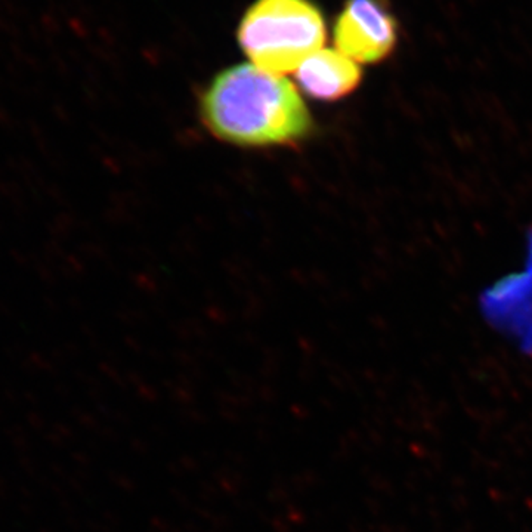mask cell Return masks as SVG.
<instances>
[{"label": "cell", "mask_w": 532, "mask_h": 532, "mask_svg": "<svg viewBox=\"0 0 532 532\" xmlns=\"http://www.w3.org/2000/svg\"><path fill=\"white\" fill-rule=\"evenodd\" d=\"M399 25L389 0H347L336 20V48L355 62L386 60L398 43Z\"/></svg>", "instance_id": "3957f363"}, {"label": "cell", "mask_w": 532, "mask_h": 532, "mask_svg": "<svg viewBox=\"0 0 532 532\" xmlns=\"http://www.w3.org/2000/svg\"><path fill=\"white\" fill-rule=\"evenodd\" d=\"M200 119L214 138L244 148L295 147L314 119L295 86L253 64L223 70L200 98Z\"/></svg>", "instance_id": "6da1fadb"}, {"label": "cell", "mask_w": 532, "mask_h": 532, "mask_svg": "<svg viewBox=\"0 0 532 532\" xmlns=\"http://www.w3.org/2000/svg\"><path fill=\"white\" fill-rule=\"evenodd\" d=\"M528 249V275L532 279V231L529 234Z\"/></svg>", "instance_id": "8992f818"}, {"label": "cell", "mask_w": 532, "mask_h": 532, "mask_svg": "<svg viewBox=\"0 0 532 532\" xmlns=\"http://www.w3.org/2000/svg\"><path fill=\"white\" fill-rule=\"evenodd\" d=\"M484 312L499 330L517 340L520 351L532 355V279L510 275L497 282L482 299Z\"/></svg>", "instance_id": "277c9868"}, {"label": "cell", "mask_w": 532, "mask_h": 532, "mask_svg": "<svg viewBox=\"0 0 532 532\" xmlns=\"http://www.w3.org/2000/svg\"><path fill=\"white\" fill-rule=\"evenodd\" d=\"M237 39L253 65L289 73L323 49L326 21L310 0H256L242 16Z\"/></svg>", "instance_id": "7a4b0ae2"}, {"label": "cell", "mask_w": 532, "mask_h": 532, "mask_svg": "<svg viewBox=\"0 0 532 532\" xmlns=\"http://www.w3.org/2000/svg\"><path fill=\"white\" fill-rule=\"evenodd\" d=\"M361 81V67L337 49H319L296 70L299 88L319 101L342 100L354 92Z\"/></svg>", "instance_id": "5b68a950"}]
</instances>
